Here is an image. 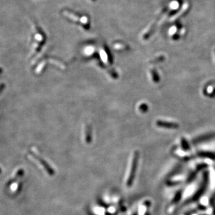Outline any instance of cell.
I'll list each match as a JSON object with an SVG mask.
<instances>
[{
	"label": "cell",
	"instance_id": "obj_1",
	"mask_svg": "<svg viewBox=\"0 0 215 215\" xmlns=\"http://www.w3.org/2000/svg\"><path fill=\"white\" fill-rule=\"evenodd\" d=\"M139 156V154L137 151L135 152V153L133 154V156L131 164L130 170V172H129V174L128 178L127 179V181H126V185H127V187L128 188H130V187H131V185H133V181H134V180H135L136 172V170H137Z\"/></svg>",
	"mask_w": 215,
	"mask_h": 215
},
{
	"label": "cell",
	"instance_id": "obj_2",
	"mask_svg": "<svg viewBox=\"0 0 215 215\" xmlns=\"http://www.w3.org/2000/svg\"><path fill=\"white\" fill-rule=\"evenodd\" d=\"M63 14L66 18H68L69 19L72 18V19H71V20L77 22L78 24H80V25H82L84 28H87L88 25V19L85 16H79L78 15H77V14H76L75 13H73L72 11H68L67 10L63 12Z\"/></svg>",
	"mask_w": 215,
	"mask_h": 215
},
{
	"label": "cell",
	"instance_id": "obj_3",
	"mask_svg": "<svg viewBox=\"0 0 215 215\" xmlns=\"http://www.w3.org/2000/svg\"><path fill=\"white\" fill-rule=\"evenodd\" d=\"M35 158H36V159L37 160H38L40 162V164L42 165V166L44 167V168L45 169L46 172L50 176H53V175H55V172L54 169L52 167H51L46 161H44L43 159H42L41 158H40V157H39L38 156H35Z\"/></svg>",
	"mask_w": 215,
	"mask_h": 215
},
{
	"label": "cell",
	"instance_id": "obj_4",
	"mask_svg": "<svg viewBox=\"0 0 215 215\" xmlns=\"http://www.w3.org/2000/svg\"><path fill=\"white\" fill-rule=\"evenodd\" d=\"M157 124L158 126H160V127H166V128H177V127H178L177 124L166 122V121H158L157 122Z\"/></svg>",
	"mask_w": 215,
	"mask_h": 215
}]
</instances>
